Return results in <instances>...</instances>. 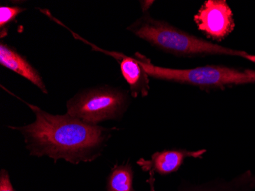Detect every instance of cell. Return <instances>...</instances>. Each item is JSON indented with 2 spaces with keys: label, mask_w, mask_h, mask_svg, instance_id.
Instances as JSON below:
<instances>
[{
  "label": "cell",
  "mask_w": 255,
  "mask_h": 191,
  "mask_svg": "<svg viewBox=\"0 0 255 191\" xmlns=\"http://www.w3.org/2000/svg\"><path fill=\"white\" fill-rule=\"evenodd\" d=\"M134 171L129 161L113 165L107 175L106 191H136Z\"/></svg>",
  "instance_id": "cell-10"
},
{
  "label": "cell",
  "mask_w": 255,
  "mask_h": 191,
  "mask_svg": "<svg viewBox=\"0 0 255 191\" xmlns=\"http://www.w3.org/2000/svg\"><path fill=\"white\" fill-rule=\"evenodd\" d=\"M27 8L19 6L0 7V38L7 37L11 24L16 23L20 14L26 11Z\"/></svg>",
  "instance_id": "cell-11"
},
{
  "label": "cell",
  "mask_w": 255,
  "mask_h": 191,
  "mask_svg": "<svg viewBox=\"0 0 255 191\" xmlns=\"http://www.w3.org/2000/svg\"><path fill=\"white\" fill-rule=\"evenodd\" d=\"M0 191H15L6 169L0 171Z\"/></svg>",
  "instance_id": "cell-12"
},
{
  "label": "cell",
  "mask_w": 255,
  "mask_h": 191,
  "mask_svg": "<svg viewBox=\"0 0 255 191\" xmlns=\"http://www.w3.org/2000/svg\"><path fill=\"white\" fill-rule=\"evenodd\" d=\"M254 189L255 176L247 172L229 181L221 178L201 183L182 181L176 191H252Z\"/></svg>",
  "instance_id": "cell-9"
},
{
  "label": "cell",
  "mask_w": 255,
  "mask_h": 191,
  "mask_svg": "<svg viewBox=\"0 0 255 191\" xmlns=\"http://www.w3.org/2000/svg\"><path fill=\"white\" fill-rule=\"evenodd\" d=\"M149 77L156 80L192 86L206 92L255 83V70H239L223 65H206L188 69H174L155 65L141 53L134 54Z\"/></svg>",
  "instance_id": "cell-3"
},
{
  "label": "cell",
  "mask_w": 255,
  "mask_h": 191,
  "mask_svg": "<svg viewBox=\"0 0 255 191\" xmlns=\"http://www.w3.org/2000/svg\"><path fill=\"white\" fill-rule=\"evenodd\" d=\"M207 152L206 149L189 150L187 149H164L151 155L150 159L141 158L137 161V165L141 170L148 172L149 175H164L175 173L181 168L187 159H203Z\"/></svg>",
  "instance_id": "cell-6"
},
{
  "label": "cell",
  "mask_w": 255,
  "mask_h": 191,
  "mask_svg": "<svg viewBox=\"0 0 255 191\" xmlns=\"http://www.w3.org/2000/svg\"><path fill=\"white\" fill-rule=\"evenodd\" d=\"M155 182V175H149L148 178H147V183L148 184L149 190H150L149 191H156Z\"/></svg>",
  "instance_id": "cell-13"
},
{
  "label": "cell",
  "mask_w": 255,
  "mask_h": 191,
  "mask_svg": "<svg viewBox=\"0 0 255 191\" xmlns=\"http://www.w3.org/2000/svg\"><path fill=\"white\" fill-rule=\"evenodd\" d=\"M197 29L209 39L222 41L233 32V11L225 0H207L193 16Z\"/></svg>",
  "instance_id": "cell-5"
},
{
  "label": "cell",
  "mask_w": 255,
  "mask_h": 191,
  "mask_svg": "<svg viewBox=\"0 0 255 191\" xmlns=\"http://www.w3.org/2000/svg\"><path fill=\"white\" fill-rule=\"evenodd\" d=\"M131 97L121 87L100 85L83 89L67 100V113L92 125L120 121L129 108Z\"/></svg>",
  "instance_id": "cell-4"
},
{
  "label": "cell",
  "mask_w": 255,
  "mask_h": 191,
  "mask_svg": "<svg viewBox=\"0 0 255 191\" xmlns=\"http://www.w3.org/2000/svg\"><path fill=\"white\" fill-rule=\"evenodd\" d=\"M127 31L157 49L183 58H203L210 56H233L255 62V55L231 49L183 31L164 20L155 19L144 12Z\"/></svg>",
  "instance_id": "cell-2"
},
{
  "label": "cell",
  "mask_w": 255,
  "mask_h": 191,
  "mask_svg": "<svg viewBox=\"0 0 255 191\" xmlns=\"http://www.w3.org/2000/svg\"><path fill=\"white\" fill-rule=\"evenodd\" d=\"M90 45L97 51L111 56L119 63L122 76L129 85L131 97L134 98L147 97L150 88V77L135 57H129L117 51H104L94 47V44Z\"/></svg>",
  "instance_id": "cell-7"
},
{
  "label": "cell",
  "mask_w": 255,
  "mask_h": 191,
  "mask_svg": "<svg viewBox=\"0 0 255 191\" xmlns=\"http://www.w3.org/2000/svg\"><path fill=\"white\" fill-rule=\"evenodd\" d=\"M0 64L29 80L44 94L49 93L38 70L29 62L26 57L20 54L15 47L3 42L2 40L0 42Z\"/></svg>",
  "instance_id": "cell-8"
},
{
  "label": "cell",
  "mask_w": 255,
  "mask_h": 191,
  "mask_svg": "<svg viewBox=\"0 0 255 191\" xmlns=\"http://www.w3.org/2000/svg\"><path fill=\"white\" fill-rule=\"evenodd\" d=\"M5 91L25 103L34 113L35 119L30 124L7 127L18 131L31 156L46 157L54 163L63 159L73 165L91 162L103 155L115 131L118 128H107L92 125L67 114L54 115L39 106L28 103L6 87Z\"/></svg>",
  "instance_id": "cell-1"
}]
</instances>
